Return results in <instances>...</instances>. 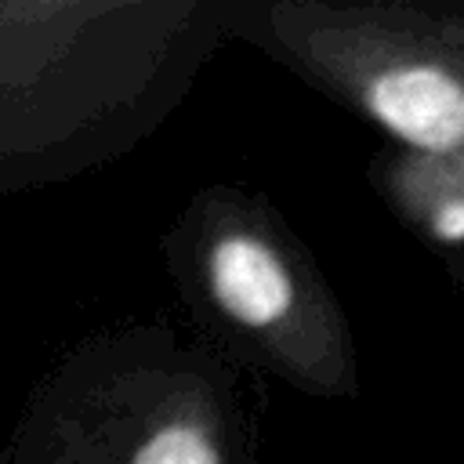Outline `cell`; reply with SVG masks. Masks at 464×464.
Here are the masks:
<instances>
[{
    "label": "cell",
    "instance_id": "6da1fadb",
    "mask_svg": "<svg viewBox=\"0 0 464 464\" xmlns=\"http://www.w3.org/2000/svg\"><path fill=\"white\" fill-rule=\"evenodd\" d=\"M232 22L236 0H4L0 188L72 181L141 145Z\"/></svg>",
    "mask_w": 464,
    "mask_h": 464
},
{
    "label": "cell",
    "instance_id": "7a4b0ae2",
    "mask_svg": "<svg viewBox=\"0 0 464 464\" xmlns=\"http://www.w3.org/2000/svg\"><path fill=\"white\" fill-rule=\"evenodd\" d=\"M203 341L308 399H359V352L323 265L265 192L210 181L160 236Z\"/></svg>",
    "mask_w": 464,
    "mask_h": 464
},
{
    "label": "cell",
    "instance_id": "3957f363",
    "mask_svg": "<svg viewBox=\"0 0 464 464\" xmlns=\"http://www.w3.org/2000/svg\"><path fill=\"white\" fill-rule=\"evenodd\" d=\"M4 464H257L228 359L163 323L72 344L29 392Z\"/></svg>",
    "mask_w": 464,
    "mask_h": 464
},
{
    "label": "cell",
    "instance_id": "277c9868",
    "mask_svg": "<svg viewBox=\"0 0 464 464\" xmlns=\"http://www.w3.org/2000/svg\"><path fill=\"white\" fill-rule=\"evenodd\" d=\"M232 40L362 116L392 145L464 167V4L236 0Z\"/></svg>",
    "mask_w": 464,
    "mask_h": 464
},
{
    "label": "cell",
    "instance_id": "5b68a950",
    "mask_svg": "<svg viewBox=\"0 0 464 464\" xmlns=\"http://www.w3.org/2000/svg\"><path fill=\"white\" fill-rule=\"evenodd\" d=\"M366 178L439 261L464 250V167L388 141L370 160Z\"/></svg>",
    "mask_w": 464,
    "mask_h": 464
},
{
    "label": "cell",
    "instance_id": "8992f818",
    "mask_svg": "<svg viewBox=\"0 0 464 464\" xmlns=\"http://www.w3.org/2000/svg\"><path fill=\"white\" fill-rule=\"evenodd\" d=\"M442 272L450 276V283H453V290L464 297V250H457V254H450V257H442Z\"/></svg>",
    "mask_w": 464,
    "mask_h": 464
}]
</instances>
